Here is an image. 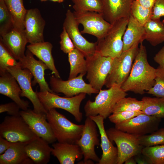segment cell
<instances>
[{
	"instance_id": "6da1fadb",
	"label": "cell",
	"mask_w": 164,
	"mask_h": 164,
	"mask_svg": "<svg viewBox=\"0 0 164 164\" xmlns=\"http://www.w3.org/2000/svg\"><path fill=\"white\" fill-rule=\"evenodd\" d=\"M140 43L129 75L121 87L126 92L142 95L154 86L156 69L148 61L146 49L143 42Z\"/></svg>"
},
{
	"instance_id": "7a4b0ae2",
	"label": "cell",
	"mask_w": 164,
	"mask_h": 164,
	"mask_svg": "<svg viewBox=\"0 0 164 164\" xmlns=\"http://www.w3.org/2000/svg\"><path fill=\"white\" fill-rule=\"evenodd\" d=\"M128 95L121 86L114 84L108 89L99 90L94 101L88 100L84 107L86 117L99 115L106 119L112 113L117 102Z\"/></svg>"
},
{
	"instance_id": "3957f363",
	"label": "cell",
	"mask_w": 164,
	"mask_h": 164,
	"mask_svg": "<svg viewBox=\"0 0 164 164\" xmlns=\"http://www.w3.org/2000/svg\"><path fill=\"white\" fill-rule=\"evenodd\" d=\"M46 116L58 142L76 144L81 136L84 125H77L72 122L55 108L48 110Z\"/></svg>"
},
{
	"instance_id": "277c9868",
	"label": "cell",
	"mask_w": 164,
	"mask_h": 164,
	"mask_svg": "<svg viewBox=\"0 0 164 164\" xmlns=\"http://www.w3.org/2000/svg\"><path fill=\"white\" fill-rule=\"evenodd\" d=\"M128 18L121 19L112 24L105 35L97 40L96 52L113 58L120 55L123 51L122 38Z\"/></svg>"
},
{
	"instance_id": "5b68a950",
	"label": "cell",
	"mask_w": 164,
	"mask_h": 164,
	"mask_svg": "<svg viewBox=\"0 0 164 164\" xmlns=\"http://www.w3.org/2000/svg\"><path fill=\"white\" fill-rule=\"evenodd\" d=\"M40 101L45 110L60 108L66 110L74 117L76 121L80 122L83 114L80 110V104L86 97V94L82 93L71 97H61L49 91H36Z\"/></svg>"
},
{
	"instance_id": "8992f818",
	"label": "cell",
	"mask_w": 164,
	"mask_h": 164,
	"mask_svg": "<svg viewBox=\"0 0 164 164\" xmlns=\"http://www.w3.org/2000/svg\"><path fill=\"white\" fill-rule=\"evenodd\" d=\"M140 43H135L129 49L123 51L119 56L113 59L104 84L107 88H109L114 84L121 86L127 79L138 51Z\"/></svg>"
},
{
	"instance_id": "52a82bcc",
	"label": "cell",
	"mask_w": 164,
	"mask_h": 164,
	"mask_svg": "<svg viewBox=\"0 0 164 164\" xmlns=\"http://www.w3.org/2000/svg\"><path fill=\"white\" fill-rule=\"evenodd\" d=\"M0 136L13 143H28L38 137L20 115L5 117L0 124Z\"/></svg>"
},
{
	"instance_id": "ba28073f",
	"label": "cell",
	"mask_w": 164,
	"mask_h": 164,
	"mask_svg": "<svg viewBox=\"0 0 164 164\" xmlns=\"http://www.w3.org/2000/svg\"><path fill=\"white\" fill-rule=\"evenodd\" d=\"M108 136L117 146L118 158L117 164H122L128 158L141 153L144 147L139 142L138 136L110 128L106 131Z\"/></svg>"
},
{
	"instance_id": "9c48e42d",
	"label": "cell",
	"mask_w": 164,
	"mask_h": 164,
	"mask_svg": "<svg viewBox=\"0 0 164 164\" xmlns=\"http://www.w3.org/2000/svg\"><path fill=\"white\" fill-rule=\"evenodd\" d=\"M113 59L102 56L97 52L86 58V78L93 88L99 91L104 85L111 70Z\"/></svg>"
},
{
	"instance_id": "30bf717a",
	"label": "cell",
	"mask_w": 164,
	"mask_h": 164,
	"mask_svg": "<svg viewBox=\"0 0 164 164\" xmlns=\"http://www.w3.org/2000/svg\"><path fill=\"white\" fill-rule=\"evenodd\" d=\"M84 75L80 74L74 78L64 81L52 75L50 77L51 89L54 93H62L67 97H72L82 93L89 95L98 93L99 91L85 82L83 79Z\"/></svg>"
},
{
	"instance_id": "8fae6325",
	"label": "cell",
	"mask_w": 164,
	"mask_h": 164,
	"mask_svg": "<svg viewBox=\"0 0 164 164\" xmlns=\"http://www.w3.org/2000/svg\"><path fill=\"white\" fill-rule=\"evenodd\" d=\"M75 18L79 24L83 26L82 34H88L99 40L103 37L112 24L106 21L102 13L94 12H73Z\"/></svg>"
},
{
	"instance_id": "7c38bea8",
	"label": "cell",
	"mask_w": 164,
	"mask_h": 164,
	"mask_svg": "<svg viewBox=\"0 0 164 164\" xmlns=\"http://www.w3.org/2000/svg\"><path fill=\"white\" fill-rule=\"evenodd\" d=\"M7 71L17 80L22 90L20 96L25 97L32 103L33 111L37 113H46L47 111L39 101L36 92L32 88L31 80L33 76L27 69H22L19 64L8 67Z\"/></svg>"
},
{
	"instance_id": "4fadbf2b",
	"label": "cell",
	"mask_w": 164,
	"mask_h": 164,
	"mask_svg": "<svg viewBox=\"0 0 164 164\" xmlns=\"http://www.w3.org/2000/svg\"><path fill=\"white\" fill-rule=\"evenodd\" d=\"M161 119L142 113L125 122L115 125L122 131L139 136L151 134L158 129Z\"/></svg>"
},
{
	"instance_id": "5bb4252c",
	"label": "cell",
	"mask_w": 164,
	"mask_h": 164,
	"mask_svg": "<svg viewBox=\"0 0 164 164\" xmlns=\"http://www.w3.org/2000/svg\"><path fill=\"white\" fill-rule=\"evenodd\" d=\"M84 125L81 136L76 144L81 149L84 158L83 161L91 159L98 162L100 158L95 150V146L100 145L97 125L89 117H87Z\"/></svg>"
},
{
	"instance_id": "9a60e30c",
	"label": "cell",
	"mask_w": 164,
	"mask_h": 164,
	"mask_svg": "<svg viewBox=\"0 0 164 164\" xmlns=\"http://www.w3.org/2000/svg\"><path fill=\"white\" fill-rule=\"evenodd\" d=\"M79 25L75 18L73 12L69 9H67L63 27L66 29L75 48L80 51L86 58L96 53L97 43L90 42L82 36L79 29Z\"/></svg>"
},
{
	"instance_id": "2e32d148",
	"label": "cell",
	"mask_w": 164,
	"mask_h": 164,
	"mask_svg": "<svg viewBox=\"0 0 164 164\" xmlns=\"http://www.w3.org/2000/svg\"><path fill=\"white\" fill-rule=\"evenodd\" d=\"M20 114L38 137L43 138L49 144L56 140L47 120L46 114L37 113L33 110L28 109L21 111Z\"/></svg>"
},
{
	"instance_id": "e0dca14e",
	"label": "cell",
	"mask_w": 164,
	"mask_h": 164,
	"mask_svg": "<svg viewBox=\"0 0 164 164\" xmlns=\"http://www.w3.org/2000/svg\"><path fill=\"white\" fill-rule=\"evenodd\" d=\"M46 22L37 8L27 9L24 25L25 33L30 44L44 42L43 31Z\"/></svg>"
},
{
	"instance_id": "ac0fdd59",
	"label": "cell",
	"mask_w": 164,
	"mask_h": 164,
	"mask_svg": "<svg viewBox=\"0 0 164 164\" xmlns=\"http://www.w3.org/2000/svg\"><path fill=\"white\" fill-rule=\"evenodd\" d=\"M25 54V56L18 62L22 68L28 69L32 74L34 79L32 82V86L38 84L40 92L48 91L56 94L50 88L45 80L44 72L46 70L49 69L48 67L41 60L36 59L34 55L28 49Z\"/></svg>"
},
{
	"instance_id": "d6986e66",
	"label": "cell",
	"mask_w": 164,
	"mask_h": 164,
	"mask_svg": "<svg viewBox=\"0 0 164 164\" xmlns=\"http://www.w3.org/2000/svg\"><path fill=\"white\" fill-rule=\"evenodd\" d=\"M135 0H102L104 19L112 24L122 18H128Z\"/></svg>"
},
{
	"instance_id": "ffe728a7",
	"label": "cell",
	"mask_w": 164,
	"mask_h": 164,
	"mask_svg": "<svg viewBox=\"0 0 164 164\" xmlns=\"http://www.w3.org/2000/svg\"><path fill=\"white\" fill-rule=\"evenodd\" d=\"M96 123L101 136V147L102 151L98 164H117L118 158L117 147L114 146L109 138L105 130L104 118L98 115L89 117Z\"/></svg>"
},
{
	"instance_id": "44dd1931",
	"label": "cell",
	"mask_w": 164,
	"mask_h": 164,
	"mask_svg": "<svg viewBox=\"0 0 164 164\" xmlns=\"http://www.w3.org/2000/svg\"><path fill=\"white\" fill-rule=\"evenodd\" d=\"M0 74V93L12 100L22 110L28 109L29 103L20 98L22 90L15 78L8 71Z\"/></svg>"
},
{
	"instance_id": "7402d4cb",
	"label": "cell",
	"mask_w": 164,
	"mask_h": 164,
	"mask_svg": "<svg viewBox=\"0 0 164 164\" xmlns=\"http://www.w3.org/2000/svg\"><path fill=\"white\" fill-rule=\"evenodd\" d=\"M0 40L15 59L19 60L25 55V47L28 43L25 32L13 28L1 36Z\"/></svg>"
},
{
	"instance_id": "603a6c76",
	"label": "cell",
	"mask_w": 164,
	"mask_h": 164,
	"mask_svg": "<svg viewBox=\"0 0 164 164\" xmlns=\"http://www.w3.org/2000/svg\"><path fill=\"white\" fill-rule=\"evenodd\" d=\"M52 146L51 154L61 164H74L83 157L80 148L76 144L58 142L53 143Z\"/></svg>"
},
{
	"instance_id": "cb8c5ba5",
	"label": "cell",
	"mask_w": 164,
	"mask_h": 164,
	"mask_svg": "<svg viewBox=\"0 0 164 164\" xmlns=\"http://www.w3.org/2000/svg\"><path fill=\"white\" fill-rule=\"evenodd\" d=\"M43 138L38 137L27 144L25 150L28 156L36 164H46L49 162L52 148Z\"/></svg>"
},
{
	"instance_id": "d4e9b609",
	"label": "cell",
	"mask_w": 164,
	"mask_h": 164,
	"mask_svg": "<svg viewBox=\"0 0 164 164\" xmlns=\"http://www.w3.org/2000/svg\"><path fill=\"white\" fill-rule=\"evenodd\" d=\"M28 143H14L3 153L0 155V164L34 163L32 160L28 156L25 150L26 145Z\"/></svg>"
},
{
	"instance_id": "484cf974",
	"label": "cell",
	"mask_w": 164,
	"mask_h": 164,
	"mask_svg": "<svg viewBox=\"0 0 164 164\" xmlns=\"http://www.w3.org/2000/svg\"><path fill=\"white\" fill-rule=\"evenodd\" d=\"M53 47L50 43L45 41L30 44L27 46L28 50L46 65L52 73L56 77L60 78V74L56 67L52 54Z\"/></svg>"
},
{
	"instance_id": "4316f807",
	"label": "cell",
	"mask_w": 164,
	"mask_h": 164,
	"mask_svg": "<svg viewBox=\"0 0 164 164\" xmlns=\"http://www.w3.org/2000/svg\"><path fill=\"white\" fill-rule=\"evenodd\" d=\"M145 35L144 26L131 15L122 38L123 51L129 49L137 43L143 42L145 40Z\"/></svg>"
},
{
	"instance_id": "83f0119b",
	"label": "cell",
	"mask_w": 164,
	"mask_h": 164,
	"mask_svg": "<svg viewBox=\"0 0 164 164\" xmlns=\"http://www.w3.org/2000/svg\"><path fill=\"white\" fill-rule=\"evenodd\" d=\"M144 26V39L152 46H156L164 42V20L151 19Z\"/></svg>"
},
{
	"instance_id": "f1b7e54d",
	"label": "cell",
	"mask_w": 164,
	"mask_h": 164,
	"mask_svg": "<svg viewBox=\"0 0 164 164\" xmlns=\"http://www.w3.org/2000/svg\"><path fill=\"white\" fill-rule=\"evenodd\" d=\"M13 20L14 28L25 32L24 20L26 10L23 0H4Z\"/></svg>"
},
{
	"instance_id": "f546056e",
	"label": "cell",
	"mask_w": 164,
	"mask_h": 164,
	"mask_svg": "<svg viewBox=\"0 0 164 164\" xmlns=\"http://www.w3.org/2000/svg\"><path fill=\"white\" fill-rule=\"evenodd\" d=\"M84 57V55L76 48L68 53V61L70 65L68 79L77 77L79 73L85 75L87 73V62Z\"/></svg>"
},
{
	"instance_id": "4dcf8cb0",
	"label": "cell",
	"mask_w": 164,
	"mask_h": 164,
	"mask_svg": "<svg viewBox=\"0 0 164 164\" xmlns=\"http://www.w3.org/2000/svg\"><path fill=\"white\" fill-rule=\"evenodd\" d=\"M142 111L144 114L159 118H164V98L145 96Z\"/></svg>"
},
{
	"instance_id": "1f68e13d",
	"label": "cell",
	"mask_w": 164,
	"mask_h": 164,
	"mask_svg": "<svg viewBox=\"0 0 164 164\" xmlns=\"http://www.w3.org/2000/svg\"><path fill=\"white\" fill-rule=\"evenodd\" d=\"M143 106L142 101L136 98L125 97L119 100L115 105L112 113L123 111H142Z\"/></svg>"
},
{
	"instance_id": "d6a6232c",
	"label": "cell",
	"mask_w": 164,
	"mask_h": 164,
	"mask_svg": "<svg viewBox=\"0 0 164 164\" xmlns=\"http://www.w3.org/2000/svg\"><path fill=\"white\" fill-rule=\"evenodd\" d=\"M73 3V8L77 12H94L102 13V0H71Z\"/></svg>"
},
{
	"instance_id": "836d02e7",
	"label": "cell",
	"mask_w": 164,
	"mask_h": 164,
	"mask_svg": "<svg viewBox=\"0 0 164 164\" xmlns=\"http://www.w3.org/2000/svg\"><path fill=\"white\" fill-rule=\"evenodd\" d=\"M131 15L141 25L144 26L151 19L152 9L145 8L135 0L131 9Z\"/></svg>"
},
{
	"instance_id": "e575fe53",
	"label": "cell",
	"mask_w": 164,
	"mask_h": 164,
	"mask_svg": "<svg viewBox=\"0 0 164 164\" xmlns=\"http://www.w3.org/2000/svg\"><path fill=\"white\" fill-rule=\"evenodd\" d=\"M140 144L148 147L164 144V128H161L150 135L138 136Z\"/></svg>"
},
{
	"instance_id": "d590c367",
	"label": "cell",
	"mask_w": 164,
	"mask_h": 164,
	"mask_svg": "<svg viewBox=\"0 0 164 164\" xmlns=\"http://www.w3.org/2000/svg\"><path fill=\"white\" fill-rule=\"evenodd\" d=\"M14 28L12 16L4 0H0V35L1 36Z\"/></svg>"
},
{
	"instance_id": "8d00e7d4",
	"label": "cell",
	"mask_w": 164,
	"mask_h": 164,
	"mask_svg": "<svg viewBox=\"0 0 164 164\" xmlns=\"http://www.w3.org/2000/svg\"><path fill=\"white\" fill-rule=\"evenodd\" d=\"M17 60L0 40V74L7 71L9 67L18 65Z\"/></svg>"
},
{
	"instance_id": "74e56055",
	"label": "cell",
	"mask_w": 164,
	"mask_h": 164,
	"mask_svg": "<svg viewBox=\"0 0 164 164\" xmlns=\"http://www.w3.org/2000/svg\"><path fill=\"white\" fill-rule=\"evenodd\" d=\"M142 153L148 156L153 164H164V144L144 147Z\"/></svg>"
},
{
	"instance_id": "f35d334b",
	"label": "cell",
	"mask_w": 164,
	"mask_h": 164,
	"mask_svg": "<svg viewBox=\"0 0 164 164\" xmlns=\"http://www.w3.org/2000/svg\"><path fill=\"white\" fill-rule=\"evenodd\" d=\"M155 80L154 86L147 93L156 97L164 98V68L159 66L156 69Z\"/></svg>"
},
{
	"instance_id": "ab89813d",
	"label": "cell",
	"mask_w": 164,
	"mask_h": 164,
	"mask_svg": "<svg viewBox=\"0 0 164 164\" xmlns=\"http://www.w3.org/2000/svg\"><path fill=\"white\" fill-rule=\"evenodd\" d=\"M142 113H143L142 111H123L113 113L108 118L111 122L116 125L126 121Z\"/></svg>"
},
{
	"instance_id": "60d3db41",
	"label": "cell",
	"mask_w": 164,
	"mask_h": 164,
	"mask_svg": "<svg viewBox=\"0 0 164 164\" xmlns=\"http://www.w3.org/2000/svg\"><path fill=\"white\" fill-rule=\"evenodd\" d=\"M60 37V49L64 53L68 54L75 48L72 40L63 27Z\"/></svg>"
},
{
	"instance_id": "b9f144b4",
	"label": "cell",
	"mask_w": 164,
	"mask_h": 164,
	"mask_svg": "<svg viewBox=\"0 0 164 164\" xmlns=\"http://www.w3.org/2000/svg\"><path fill=\"white\" fill-rule=\"evenodd\" d=\"M20 109L19 105L13 101L1 104L0 105V113L6 112L9 115L20 116Z\"/></svg>"
},
{
	"instance_id": "7bdbcfd3",
	"label": "cell",
	"mask_w": 164,
	"mask_h": 164,
	"mask_svg": "<svg viewBox=\"0 0 164 164\" xmlns=\"http://www.w3.org/2000/svg\"><path fill=\"white\" fill-rule=\"evenodd\" d=\"M162 17H164V0H156L152 9L151 19H160Z\"/></svg>"
},
{
	"instance_id": "ee69618b",
	"label": "cell",
	"mask_w": 164,
	"mask_h": 164,
	"mask_svg": "<svg viewBox=\"0 0 164 164\" xmlns=\"http://www.w3.org/2000/svg\"><path fill=\"white\" fill-rule=\"evenodd\" d=\"M137 163L138 164H153L151 159L142 153L134 156Z\"/></svg>"
},
{
	"instance_id": "f6af8a7d",
	"label": "cell",
	"mask_w": 164,
	"mask_h": 164,
	"mask_svg": "<svg viewBox=\"0 0 164 164\" xmlns=\"http://www.w3.org/2000/svg\"><path fill=\"white\" fill-rule=\"evenodd\" d=\"M153 59L159 66L164 68V45L155 55Z\"/></svg>"
},
{
	"instance_id": "bcb514c9",
	"label": "cell",
	"mask_w": 164,
	"mask_h": 164,
	"mask_svg": "<svg viewBox=\"0 0 164 164\" xmlns=\"http://www.w3.org/2000/svg\"><path fill=\"white\" fill-rule=\"evenodd\" d=\"M13 143L0 136V155L3 153Z\"/></svg>"
},
{
	"instance_id": "7dc6e473",
	"label": "cell",
	"mask_w": 164,
	"mask_h": 164,
	"mask_svg": "<svg viewBox=\"0 0 164 164\" xmlns=\"http://www.w3.org/2000/svg\"><path fill=\"white\" fill-rule=\"evenodd\" d=\"M143 7L152 9L156 0H135Z\"/></svg>"
},
{
	"instance_id": "c3c4849f",
	"label": "cell",
	"mask_w": 164,
	"mask_h": 164,
	"mask_svg": "<svg viewBox=\"0 0 164 164\" xmlns=\"http://www.w3.org/2000/svg\"><path fill=\"white\" fill-rule=\"evenodd\" d=\"M125 164H136L134 156L131 157L128 159L124 163Z\"/></svg>"
},
{
	"instance_id": "681fc988",
	"label": "cell",
	"mask_w": 164,
	"mask_h": 164,
	"mask_svg": "<svg viewBox=\"0 0 164 164\" xmlns=\"http://www.w3.org/2000/svg\"><path fill=\"white\" fill-rule=\"evenodd\" d=\"M78 164H93L94 163V161L91 159H89L85 161H80L78 162Z\"/></svg>"
},
{
	"instance_id": "f907efd6",
	"label": "cell",
	"mask_w": 164,
	"mask_h": 164,
	"mask_svg": "<svg viewBox=\"0 0 164 164\" xmlns=\"http://www.w3.org/2000/svg\"><path fill=\"white\" fill-rule=\"evenodd\" d=\"M55 2H58V3H61L63 2L64 0H50Z\"/></svg>"
},
{
	"instance_id": "816d5d0a",
	"label": "cell",
	"mask_w": 164,
	"mask_h": 164,
	"mask_svg": "<svg viewBox=\"0 0 164 164\" xmlns=\"http://www.w3.org/2000/svg\"><path fill=\"white\" fill-rule=\"evenodd\" d=\"M41 1V2H44V1H46L48 0H40Z\"/></svg>"
}]
</instances>
